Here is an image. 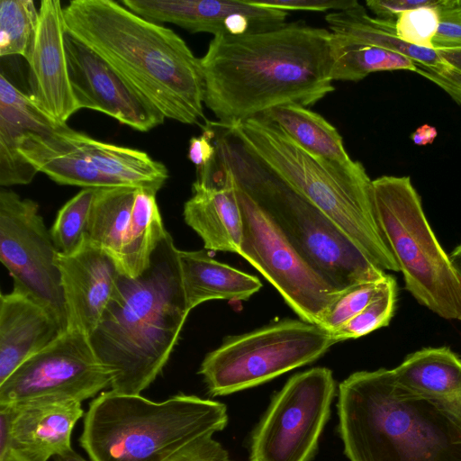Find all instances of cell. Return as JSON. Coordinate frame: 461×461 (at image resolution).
<instances>
[{"label": "cell", "instance_id": "obj_44", "mask_svg": "<svg viewBox=\"0 0 461 461\" xmlns=\"http://www.w3.org/2000/svg\"><path fill=\"white\" fill-rule=\"evenodd\" d=\"M54 461H86L83 456L77 454L73 448L54 456Z\"/></svg>", "mask_w": 461, "mask_h": 461}, {"label": "cell", "instance_id": "obj_1", "mask_svg": "<svg viewBox=\"0 0 461 461\" xmlns=\"http://www.w3.org/2000/svg\"><path fill=\"white\" fill-rule=\"evenodd\" d=\"M200 61L203 104L221 125L286 104L312 105L334 91L333 33L298 22L214 36Z\"/></svg>", "mask_w": 461, "mask_h": 461}, {"label": "cell", "instance_id": "obj_24", "mask_svg": "<svg viewBox=\"0 0 461 461\" xmlns=\"http://www.w3.org/2000/svg\"><path fill=\"white\" fill-rule=\"evenodd\" d=\"M178 260L189 312L212 300L245 301L262 287L257 276L215 260L206 249H178Z\"/></svg>", "mask_w": 461, "mask_h": 461}, {"label": "cell", "instance_id": "obj_8", "mask_svg": "<svg viewBox=\"0 0 461 461\" xmlns=\"http://www.w3.org/2000/svg\"><path fill=\"white\" fill-rule=\"evenodd\" d=\"M377 220L408 292L446 320L461 321V283L409 176L372 180Z\"/></svg>", "mask_w": 461, "mask_h": 461}, {"label": "cell", "instance_id": "obj_14", "mask_svg": "<svg viewBox=\"0 0 461 461\" xmlns=\"http://www.w3.org/2000/svg\"><path fill=\"white\" fill-rule=\"evenodd\" d=\"M69 81L78 109L101 112L139 131L162 124L163 113L131 87L103 58L65 37Z\"/></svg>", "mask_w": 461, "mask_h": 461}, {"label": "cell", "instance_id": "obj_15", "mask_svg": "<svg viewBox=\"0 0 461 461\" xmlns=\"http://www.w3.org/2000/svg\"><path fill=\"white\" fill-rule=\"evenodd\" d=\"M57 263L67 313V329L88 337L96 329L111 301L119 275L114 259L87 237L70 254L59 253Z\"/></svg>", "mask_w": 461, "mask_h": 461}, {"label": "cell", "instance_id": "obj_37", "mask_svg": "<svg viewBox=\"0 0 461 461\" xmlns=\"http://www.w3.org/2000/svg\"><path fill=\"white\" fill-rule=\"evenodd\" d=\"M247 3L264 8L303 11L335 12L345 11L357 6V0H246Z\"/></svg>", "mask_w": 461, "mask_h": 461}, {"label": "cell", "instance_id": "obj_28", "mask_svg": "<svg viewBox=\"0 0 461 461\" xmlns=\"http://www.w3.org/2000/svg\"><path fill=\"white\" fill-rule=\"evenodd\" d=\"M167 231L156 194L138 188L118 262L120 272L131 278L140 276L149 267L152 254Z\"/></svg>", "mask_w": 461, "mask_h": 461}, {"label": "cell", "instance_id": "obj_7", "mask_svg": "<svg viewBox=\"0 0 461 461\" xmlns=\"http://www.w3.org/2000/svg\"><path fill=\"white\" fill-rule=\"evenodd\" d=\"M211 125L215 131L214 160L273 218L334 289L384 279V271L328 215L250 153L226 128L217 122Z\"/></svg>", "mask_w": 461, "mask_h": 461}, {"label": "cell", "instance_id": "obj_11", "mask_svg": "<svg viewBox=\"0 0 461 461\" xmlns=\"http://www.w3.org/2000/svg\"><path fill=\"white\" fill-rule=\"evenodd\" d=\"M335 394L336 382L327 367L291 376L252 431L249 461H310Z\"/></svg>", "mask_w": 461, "mask_h": 461}, {"label": "cell", "instance_id": "obj_27", "mask_svg": "<svg viewBox=\"0 0 461 461\" xmlns=\"http://www.w3.org/2000/svg\"><path fill=\"white\" fill-rule=\"evenodd\" d=\"M73 137L97 169L120 185L157 194L168 178L166 166L144 151L99 141L75 130Z\"/></svg>", "mask_w": 461, "mask_h": 461}, {"label": "cell", "instance_id": "obj_43", "mask_svg": "<svg viewBox=\"0 0 461 461\" xmlns=\"http://www.w3.org/2000/svg\"><path fill=\"white\" fill-rule=\"evenodd\" d=\"M454 271L461 283V244L448 255Z\"/></svg>", "mask_w": 461, "mask_h": 461}, {"label": "cell", "instance_id": "obj_23", "mask_svg": "<svg viewBox=\"0 0 461 461\" xmlns=\"http://www.w3.org/2000/svg\"><path fill=\"white\" fill-rule=\"evenodd\" d=\"M393 371L401 386L429 400L461 426V359L449 348L415 351Z\"/></svg>", "mask_w": 461, "mask_h": 461}, {"label": "cell", "instance_id": "obj_2", "mask_svg": "<svg viewBox=\"0 0 461 461\" xmlns=\"http://www.w3.org/2000/svg\"><path fill=\"white\" fill-rule=\"evenodd\" d=\"M66 31L103 58L163 115L185 124L203 118L200 59L173 30L113 0H73Z\"/></svg>", "mask_w": 461, "mask_h": 461}, {"label": "cell", "instance_id": "obj_22", "mask_svg": "<svg viewBox=\"0 0 461 461\" xmlns=\"http://www.w3.org/2000/svg\"><path fill=\"white\" fill-rule=\"evenodd\" d=\"M58 122L0 76V185L2 187L26 185L38 171L18 152L17 142L27 131H43L59 127Z\"/></svg>", "mask_w": 461, "mask_h": 461}, {"label": "cell", "instance_id": "obj_20", "mask_svg": "<svg viewBox=\"0 0 461 461\" xmlns=\"http://www.w3.org/2000/svg\"><path fill=\"white\" fill-rule=\"evenodd\" d=\"M74 130L60 124L43 131H27L17 142L20 155L38 172L59 185L83 188L122 186L102 174L73 137Z\"/></svg>", "mask_w": 461, "mask_h": 461}, {"label": "cell", "instance_id": "obj_35", "mask_svg": "<svg viewBox=\"0 0 461 461\" xmlns=\"http://www.w3.org/2000/svg\"><path fill=\"white\" fill-rule=\"evenodd\" d=\"M437 7L422 6L400 14L394 20L395 36L407 44L432 49L439 21Z\"/></svg>", "mask_w": 461, "mask_h": 461}, {"label": "cell", "instance_id": "obj_33", "mask_svg": "<svg viewBox=\"0 0 461 461\" xmlns=\"http://www.w3.org/2000/svg\"><path fill=\"white\" fill-rule=\"evenodd\" d=\"M396 295V281L387 275L375 297L360 312L332 333L335 343L357 339L387 326L394 312Z\"/></svg>", "mask_w": 461, "mask_h": 461}, {"label": "cell", "instance_id": "obj_34", "mask_svg": "<svg viewBox=\"0 0 461 461\" xmlns=\"http://www.w3.org/2000/svg\"><path fill=\"white\" fill-rule=\"evenodd\" d=\"M384 279L379 282L358 283L339 291L322 316L321 327L332 335L375 297Z\"/></svg>", "mask_w": 461, "mask_h": 461}, {"label": "cell", "instance_id": "obj_9", "mask_svg": "<svg viewBox=\"0 0 461 461\" xmlns=\"http://www.w3.org/2000/svg\"><path fill=\"white\" fill-rule=\"evenodd\" d=\"M334 344L322 327L286 319L226 339L205 356L199 374L211 395H228L310 364Z\"/></svg>", "mask_w": 461, "mask_h": 461}, {"label": "cell", "instance_id": "obj_26", "mask_svg": "<svg viewBox=\"0 0 461 461\" xmlns=\"http://www.w3.org/2000/svg\"><path fill=\"white\" fill-rule=\"evenodd\" d=\"M121 4L138 15L157 23L176 24L190 32L227 34L229 18L251 10L246 0H122Z\"/></svg>", "mask_w": 461, "mask_h": 461}, {"label": "cell", "instance_id": "obj_39", "mask_svg": "<svg viewBox=\"0 0 461 461\" xmlns=\"http://www.w3.org/2000/svg\"><path fill=\"white\" fill-rule=\"evenodd\" d=\"M215 131L208 122L203 133L191 138L188 148V158L195 165L196 172L206 170L215 158L216 147L213 143Z\"/></svg>", "mask_w": 461, "mask_h": 461}, {"label": "cell", "instance_id": "obj_13", "mask_svg": "<svg viewBox=\"0 0 461 461\" xmlns=\"http://www.w3.org/2000/svg\"><path fill=\"white\" fill-rule=\"evenodd\" d=\"M113 373L97 357L89 337L67 329L0 384V405L41 398L82 402L111 387Z\"/></svg>", "mask_w": 461, "mask_h": 461}, {"label": "cell", "instance_id": "obj_36", "mask_svg": "<svg viewBox=\"0 0 461 461\" xmlns=\"http://www.w3.org/2000/svg\"><path fill=\"white\" fill-rule=\"evenodd\" d=\"M437 8L439 21L432 49H461V0H441Z\"/></svg>", "mask_w": 461, "mask_h": 461}, {"label": "cell", "instance_id": "obj_25", "mask_svg": "<svg viewBox=\"0 0 461 461\" xmlns=\"http://www.w3.org/2000/svg\"><path fill=\"white\" fill-rule=\"evenodd\" d=\"M258 116L277 125L310 154L351 172L365 169L360 162L350 158L337 129L319 113L297 104H286Z\"/></svg>", "mask_w": 461, "mask_h": 461}, {"label": "cell", "instance_id": "obj_18", "mask_svg": "<svg viewBox=\"0 0 461 461\" xmlns=\"http://www.w3.org/2000/svg\"><path fill=\"white\" fill-rule=\"evenodd\" d=\"M325 20L329 30L338 36L405 55L418 68L420 76L438 85L461 104V71L448 62L443 51L400 41L395 36L394 20L371 17L360 4L351 9L330 13Z\"/></svg>", "mask_w": 461, "mask_h": 461}, {"label": "cell", "instance_id": "obj_30", "mask_svg": "<svg viewBox=\"0 0 461 461\" xmlns=\"http://www.w3.org/2000/svg\"><path fill=\"white\" fill-rule=\"evenodd\" d=\"M333 80L359 81L371 73L409 70L420 75L405 55L383 47L352 41L333 33Z\"/></svg>", "mask_w": 461, "mask_h": 461}, {"label": "cell", "instance_id": "obj_19", "mask_svg": "<svg viewBox=\"0 0 461 461\" xmlns=\"http://www.w3.org/2000/svg\"><path fill=\"white\" fill-rule=\"evenodd\" d=\"M11 405L10 450L28 461H48L72 448L73 429L84 414L81 402L41 398Z\"/></svg>", "mask_w": 461, "mask_h": 461}, {"label": "cell", "instance_id": "obj_29", "mask_svg": "<svg viewBox=\"0 0 461 461\" xmlns=\"http://www.w3.org/2000/svg\"><path fill=\"white\" fill-rule=\"evenodd\" d=\"M137 189L131 186L96 188L93 201L86 237L111 256L117 266Z\"/></svg>", "mask_w": 461, "mask_h": 461}, {"label": "cell", "instance_id": "obj_16", "mask_svg": "<svg viewBox=\"0 0 461 461\" xmlns=\"http://www.w3.org/2000/svg\"><path fill=\"white\" fill-rule=\"evenodd\" d=\"M63 8L59 0L41 2L36 41L28 63L31 99L60 123H66L79 110L69 81Z\"/></svg>", "mask_w": 461, "mask_h": 461}, {"label": "cell", "instance_id": "obj_21", "mask_svg": "<svg viewBox=\"0 0 461 461\" xmlns=\"http://www.w3.org/2000/svg\"><path fill=\"white\" fill-rule=\"evenodd\" d=\"M64 330L42 306L12 291L0 296V384Z\"/></svg>", "mask_w": 461, "mask_h": 461}, {"label": "cell", "instance_id": "obj_6", "mask_svg": "<svg viewBox=\"0 0 461 461\" xmlns=\"http://www.w3.org/2000/svg\"><path fill=\"white\" fill-rule=\"evenodd\" d=\"M227 423V407L217 401L180 393L153 402L110 390L90 402L79 443L91 461H170Z\"/></svg>", "mask_w": 461, "mask_h": 461}, {"label": "cell", "instance_id": "obj_12", "mask_svg": "<svg viewBox=\"0 0 461 461\" xmlns=\"http://www.w3.org/2000/svg\"><path fill=\"white\" fill-rule=\"evenodd\" d=\"M59 253L38 203L2 187L0 260L13 278V290L45 308L66 330Z\"/></svg>", "mask_w": 461, "mask_h": 461}, {"label": "cell", "instance_id": "obj_31", "mask_svg": "<svg viewBox=\"0 0 461 461\" xmlns=\"http://www.w3.org/2000/svg\"><path fill=\"white\" fill-rule=\"evenodd\" d=\"M39 10L32 0L0 1V56L20 55L29 63L38 32Z\"/></svg>", "mask_w": 461, "mask_h": 461}, {"label": "cell", "instance_id": "obj_42", "mask_svg": "<svg viewBox=\"0 0 461 461\" xmlns=\"http://www.w3.org/2000/svg\"><path fill=\"white\" fill-rule=\"evenodd\" d=\"M436 137V128L428 124H424L417 128L416 131L411 135L412 141L419 146H424L432 143Z\"/></svg>", "mask_w": 461, "mask_h": 461}, {"label": "cell", "instance_id": "obj_41", "mask_svg": "<svg viewBox=\"0 0 461 461\" xmlns=\"http://www.w3.org/2000/svg\"><path fill=\"white\" fill-rule=\"evenodd\" d=\"M12 415L11 404L0 405V458L10 450Z\"/></svg>", "mask_w": 461, "mask_h": 461}, {"label": "cell", "instance_id": "obj_4", "mask_svg": "<svg viewBox=\"0 0 461 461\" xmlns=\"http://www.w3.org/2000/svg\"><path fill=\"white\" fill-rule=\"evenodd\" d=\"M337 408L349 461H461V426L401 386L393 369L351 374L339 385Z\"/></svg>", "mask_w": 461, "mask_h": 461}, {"label": "cell", "instance_id": "obj_5", "mask_svg": "<svg viewBox=\"0 0 461 461\" xmlns=\"http://www.w3.org/2000/svg\"><path fill=\"white\" fill-rule=\"evenodd\" d=\"M221 126L328 215L375 266L400 271L379 226L372 180L366 169L351 172L312 155L259 116Z\"/></svg>", "mask_w": 461, "mask_h": 461}, {"label": "cell", "instance_id": "obj_3", "mask_svg": "<svg viewBox=\"0 0 461 461\" xmlns=\"http://www.w3.org/2000/svg\"><path fill=\"white\" fill-rule=\"evenodd\" d=\"M178 249L167 231L138 277L119 275L113 295L89 337L113 373L111 390L140 394L161 373L189 314Z\"/></svg>", "mask_w": 461, "mask_h": 461}, {"label": "cell", "instance_id": "obj_45", "mask_svg": "<svg viewBox=\"0 0 461 461\" xmlns=\"http://www.w3.org/2000/svg\"><path fill=\"white\" fill-rule=\"evenodd\" d=\"M0 461H28V460H26L23 456H19L17 453L10 450L3 457L0 458Z\"/></svg>", "mask_w": 461, "mask_h": 461}, {"label": "cell", "instance_id": "obj_38", "mask_svg": "<svg viewBox=\"0 0 461 461\" xmlns=\"http://www.w3.org/2000/svg\"><path fill=\"white\" fill-rule=\"evenodd\" d=\"M170 461H232L228 451L212 436L199 438L178 452Z\"/></svg>", "mask_w": 461, "mask_h": 461}, {"label": "cell", "instance_id": "obj_32", "mask_svg": "<svg viewBox=\"0 0 461 461\" xmlns=\"http://www.w3.org/2000/svg\"><path fill=\"white\" fill-rule=\"evenodd\" d=\"M95 191L83 188L59 211L50 234L59 253L74 252L86 239Z\"/></svg>", "mask_w": 461, "mask_h": 461}, {"label": "cell", "instance_id": "obj_10", "mask_svg": "<svg viewBox=\"0 0 461 461\" xmlns=\"http://www.w3.org/2000/svg\"><path fill=\"white\" fill-rule=\"evenodd\" d=\"M234 185L243 221L239 255L277 290L301 320L321 327L339 291L321 276L273 218L235 181Z\"/></svg>", "mask_w": 461, "mask_h": 461}, {"label": "cell", "instance_id": "obj_40", "mask_svg": "<svg viewBox=\"0 0 461 461\" xmlns=\"http://www.w3.org/2000/svg\"><path fill=\"white\" fill-rule=\"evenodd\" d=\"M441 0H368L366 5L376 18L382 20H395L397 16L408 10L438 5Z\"/></svg>", "mask_w": 461, "mask_h": 461}, {"label": "cell", "instance_id": "obj_17", "mask_svg": "<svg viewBox=\"0 0 461 461\" xmlns=\"http://www.w3.org/2000/svg\"><path fill=\"white\" fill-rule=\"evenodd\" d=\"M209 168L193 184V194L184 205V220L206 250L239 254L243 221L234 180L215 160Z\"/></svg>", "mask_w": 461, "mask_h": 461}]
</instances>
